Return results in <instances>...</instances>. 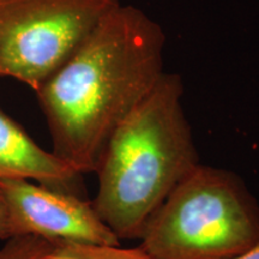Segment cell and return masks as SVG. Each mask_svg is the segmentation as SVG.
I'll use <instances>...</instances> for the list:
<instances>
[{
	"label": "cell",
	"mask_w": 259,
	"mask_h": 259,
	"mask_svg": "<svg viewBox=\"0 0 259 259\" xmlns=\"http://www.w3.org/2000/svg\"><path fill=\"white\" fill-rule=\"evenodd\" d=\"M166 34L134 5H118L38 88L53 153L95 173L118 126L153 92L163 70Z\"/></svg>",
	"instance_id": "1"
},
{
	"label": "cell",
	"mask_w": 259,
	"mask_h": 259,
	"mask_svg": "<svg viewBox=\"0 0 259 259\" xmlns=\"http://www.w3.org/2000/svg\"><path fill=\"white\" fill-rule=\"evenodd\" d=\"M183 94L179 74L164 72L113 132L100 157L92 203L119 240L141 239L171 190L200 163Z\"/></svg>",
	"instance_id": "2"
},
{
	"label": "cell",
	"mask_w": 259,
	"mask_h": 259,
	"mask_svg": "<svg viewBox=\"0 0 259 259\" xmlns=\"http://www.w3.org/2000/svg\"><path fill=\"white\" fill-rule=\"evenodd\" d=\"M139 240L153 259H232L259 241V206L236 174L199 163L158 206Z\"/></svg>",
	"instance_id": "3"
},
{
	"label": "cell",
	"mask_w": 259,
	"mask_h": 259,
	"mask_svg": "<svg viewBox=\"0 0 259 259\" xmlns=\"http://www.w3.org/2000/svg\"><path fill=\"white\" fill-rule=\"evenodd\" d=\"M120 0H0V77L35 92Z\"/></svg>",
	"instance_id": "4"
},
{
	"label": "cell",
	"mask_w": 259,
	"mask_h": 259,
	"mask_svg": "<svg viewBox=\"0 0 259 259\" xmlns=\"http://www.w3.org/2000/svg\"><path fill=\"white\" fill-rule=\"evenodd\" d=\"M4 240L38 236L52 242L120 245L93 203L73 193L48 189L27 179L0 178Z\"/></svg>",
	"instance_id": "5"
},
{
	"label": "cell",
	"mask_w": 259,
	"mask_h": 259,
	"mask_svg": "<svg viewBox=\"0 0 259 259\" xmlns=\"http://www.w3.org/2000/svg\"><path fill=\"white\" fill-rule=\"evenodd\" d=\"M0 178L35 180L48 189L87 198L83 176L42 149L0 108Z\"/></svg>",
	"instance_id": "6"
},
{
	"label": "cell",
	"mask_w": 259,
	"mask_h": 259,
	"mask_svg": "<svg viewBox=\"0 0 259 259\" xmlns=\"http://www.w3.org/2000/svg\"><path fill=\"white\" fill-rule=\"evenodd\" d=\"M46 259H153L141 247L122 248L120 245L84 244L59 241Z\"/></svg>",
	"instance_id": "7"
},
{
	"label": "cell",
	"mask_w": 259,
	"mask_h": 259,
	"mask_svg": "<svg viewBox=\"0 0 259 259\" xmlns=\"http://www.w3.org/2000/svg\"><path fill=\"white\" fill-rule=\"evenodd\" d=\"M54 244L38 236H16L0 248V259H46Z\"/></svg>",
	"instance_id": "8"
},
{
	"label": "cell",
	"mask_w": 259,
	"mask_h": 259,
	"mask_svg": "<svg viewBox=\"0 0 259 259\" xmlns=\"http://www.w3.org/2000/svg\"><path fill=\"white\" fill-rule=\"evenodd\" d=\"M232 259H259V241L254 246H252L250 250L245 251L244 253L236 255Z\"/></svg>",
	"instance_id": "9"
},
{
	"label": "cell",
	"mask_w": 259,
	"mask_h": 259,
	"mask_svg": "<svg viewBox=\"0 0 259 259\" xmlns=\"http://www.w3.org/2000/svg\"><path fill=\"white\" fill-rule=\"evenodd\" d=\"M0 239L4 240V209H3L2 198H0Z\"/></svg>",
	"instance_id": "10"
}]
</instances>
